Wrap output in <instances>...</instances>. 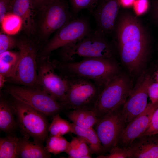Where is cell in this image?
Listing matches in <instances>:
<instances>
[{"label": "cell", "mask_w": 158, "mask_h": 158, "mask_svg": "<svg viewBox=\"0 0 158 158\" xmlns=\"http://www.w3.org/2000/svg\"><path fill=\"white\" fill-rule=\"evenodd\" d=\"M112 36L124 64L131 73H138L150 51V37L144 25L130 12L120 11Z\"/></svg>", "instance_id": "1"}, {"label": "cell", "mask_w": 158, "mask_h": 158, "mask_svg": "<svg viewBox=\"0 0 158 158\" xmlns=\"http://www.w3.org/2000/svg\"><path fill=\"white\" fill-rule=\"evenodd\" d=\"M52 61L56 70L62 77L86 79L102 89L119 73L118 65L113 58H86L72 62Z\"/></svg>", "instance_id": "2"}, {"label": "cell", "mask_w": 158, "mask_h": 158, "mask_svg": "<svg viewBox=\"0 0 158 158\" xmlns=\"http://www.w3.org/2000/svg\"><path fill=\"white\" fill-rule=\"evenodd\" d=\"M61 49V61L64 62L86 58H114L116 50L112 42H109L105 35L97 29Z\"/></svg>", "instance_id": "3"}, {"label": "cell", "mask_w": 158, "mask_h": 158, "mask_svg": "<svg viewBox=\"0 0 158 158\" xmlns=\"http://www.w3.org/2000/svg\"><path fill=\"white\" fill-rule=\"evenodd\" d=\"M132 88L129 78L118 74L104 87L93 110L98 118L119 110L125 102Z\"/></svg>", "instance_id": "4"}, {"label": "cell", "mask_w": 158, "mask_h": 158, "mask_svg": "<svg viewBox=\"0 0 158 158\" xmlns=\"http://www.w3.org/2000/svg\"><path fill=\"white\" fill-rule=\"evenodd\" d=\"M18 48L20 56L15 72L9 79L23 86L42 90L37 78V54L39 47L26 37L18 39Z\"/></svg>", "instance_id": "5"}, {"label": "cell", "mask_w": 158, "mask_h": 158, "mask_svg": "<svg viewBox=\"0 0 158 158\" xmlns=\"http://www.w3.org/2000/svg\"><path fill=\"white\" fill-rule=\"evenodd\" d=\"M18 126L23 136L43 143L48 137L49 124L47 116L30 106L15 99L11 103Z\"/></svg>", "instance_id": "6"}, {"label": "cell", "mask_w": 158, "mask_h": 158, "mask_svg": "<svg viewBox=\"0 0 158 158\" xmlns=\"http://www.w3.org/2000/svg\"><path fill=\"white\" fill-rule=\"evenodd\" d=\"M65 78L67 82V90L64 100L62 104L64 109H93L102 89L92 81L86 79Z\"/></svg>", "instance_id": "7"}, {"label": "cell", "mask_w": 158, "mask_h": 158, "mask_svg": "<svg viewBox=\"0 0 158 158\" xmlns=\"http://www.w3.org/2000/svg\"><path fill=\"white\" fill-rule=\"evenodd\" d=\"M8 92L15 99L25 104L47 116L64 109L62 104L43 90L23 86L10 87Z\"/></svg>", "instance_id": "8"}, {"label": "cell", "mask_w": 158, "mask_h": 158, "mask_svg": "<svg viewBox=\"0 0 158 158\" xmlns=\"http://www.w3.org/2000/svg\"><path fill=\"white\" fill-rule=\"evenodd\" d=\"M91 31L87 18L81 17L73 19L58 30L44 47L39 58L49 56L54 50L78 41Z\"/></svg>", "instance_id": "9"}, {"label": "cell", "mask_w": 158, "mask_h": 158, "mask_svg": "<svg viewBox=\"0 0 158 158\" xmlns=\"http://www.w3.org/2000/svg\"><path fill=\"white\" fill-rule=\"evenodd\" d=\"M37 78L41 89L61 104L67 90L66 78L58 74L49 56L37 58Z\"/></svg>", "instance_id": "10"}, {"label": "cell", "mask_w": 158, "mask_h": 158, "mask_svg": "<svg viewBox=\"0 0 158 158\" xmlns=\"http://www.w3.org/2000/svg\"><path fill=\"white\" fill-rule=\"evenodd\" d=\"M41 11L40 34L46 40L52 33L74 19L66 0H51Z\"/></svg>", "instance_id": "11"}, {"label": "cell", "mask_w": 158, "mask_h": 158, "mask_svg": "<svg viewBox=\"0 0 158 158\" xmlns=\"http://www.w3.org/2000/svg\"><path fill=\"white\" fill-rule=\"evenodd\" d=\"M125 123L119 110L100 117L95 124L96 132L103 147L104 152H109L117 146Z\"/></svg>", "instance_id": "12"}, {"label": "cell", "mask_w": 158, "mask_h": 158, "mask_svg": "<svg viewBox=\"0 0 158 158\" xmlns=\"http://www.w3.org/2000/svg\"><path fill=\"white\" fill-rule=\"evenodd\" d=\"M152 81L150 75L144 73L132 89L121 111L126 125L144 111L146 108L148 104V88Z\"/></svg>", "instance_id": "13"}, {"label": "cell", "mask_w": 158, "mask_h": 158, "mask_svg": "<svg viewBox=\"0 0 158 158\" xmlns=\"http://www.w3.org/2000/svg\"><path fill=\"white\" fill-rule=\"evenodd\" d=\"M121 6L120 0H98L91 13L96 29L106 36L112 35Z\"/></svg>", "instance_id": "14"}, {"label": "cell", "mask_w": 158, "mask_h": 158, "mask_svg": "<svg viewBox=\"0 0 158 158\" xmlns=\"http://www.w3.org/2000/svg\"><path fill=\"white\" fill-rule=\"evenodd\" d=\"M158 107V104L148 103L144 111L124 127L118 143L123 147H127L140 137L148 127L152 114Z\"/></svg>", "instance_id": "15"}, {"label": "cell", "mask_w": 158, "mask_h": 158, "mask_svg": "<svg viewBox=\"0 0 158 158\" xmlns=\"http://www.w3.org/2000/svg\"><path fill=\"white\" fill-rule=\"evenodd\" d=\"M35 9L32 0H13L11 12L21 19L22 27L28 36L34 34L36 32Z\"/></svg>", "instance_id": "16"}, {"label": "cell", "mask_w": 158, "mask_h": 158, "mask_svg": "<svg viewBox=\"0 0 158 158\" xmlns=\"http://www.w3.org/2000/svg\"><path fill=\"white\" fill-rule=\"evenodd\" d=\"M127 147L130 158H158V141L154 136L140 137Z\"/></svg>", "instance_id": "17"}, {"label": "cell", "mask_w": 158, "mask_h": 158, "mask_svg": "<svg viewBox=\"0 0 158 158\" xmlns=\"http://www.w3.org/2000/svg\"><path fill=\"white\" fill-rule=\"evenodd\" d=\"M30 138L23 136L19 138L17 153L20 158H49L51 153L47 150L43 143L29 140Z\"/></svg>", "instance_id": "18"}, {"label": "cell", "mask_w": 158, "mask_h": 158, "mask_svg": "<svg viewBox=\"0 0 158 158\" xmlns=\"http://www.w3.org/2000/svg\"><path fill=\"white\" fill-rule=\"evenodd\" d=\"M68 118L77 126L83 128H92L98 117L93 109H79L69 110Z\"/></svg>", "instance_id": "19"}, {"label": "cell", "mask_w": 158, "mask_h": 158, "mask_svg": "<svg viewBox=\"0 0 158 158\" xmlns=\"http://www.w3.org/2000/svg\"><path fill=\"white\" fill-rule=\"evenodd\" d=\"M72 133L83 138L87 142L90 148L91 154L98 156L104 152L103 146L97 134L93 128H80L73 123Z\"/></svg>", "instance_id": "20"}, {"label": "cell", "mask_w": 158, "mask_h": 158, "mask_svg": "<svg viewBox=\"0 0 158 158\" xmlns=\"http://www.w3.org/2000/svg\"><path fill=\"white\" fill-rule=\"evenodd\" d=\"M12 104L4 99L0 101V129L8 134L12 133L18 126Z\"/></svg>", "instance_id": "21"}, {"label": "cell", "mask_w": 158, "mask_h": 158, "mask_svg": "<svg viewBox=\"0 0 158 158\" xmlns=\"http://www.w3.org/2000/svg\"><path fill=\"white\" fill-rule=\"evenodd\" d=\"M20 52L7 51L0 54V75L9 79L14 74L18 65Z\"/></svg>", "instance_id": "22"}, {"label": "cell", "mask_w": 158, "mask_h": 158, "mask_svg": "<svg viewBox=\"0 0 158 158\" xmlns=\"http://www.w3.org/2000/svg\"><path fill=\"white\" fill-rule=\"evenodd\" d=\"M65 152L69 158L92 157L87 142L83 138L78 136L72 138Z\"/></svg>", "instance_id": "23"}, {"label": "cell", "mask_w": 158, "mask_h": 158, "mask_svg": "<svg viewBox=\"0 0 158 158\" xmlns=\"http://www.w3.org/2000/svg\"><path fill=\"white\" fill-rule=\"evenodd\" d=\"M19 138L12 133L0 138V158H18L17 149Z\"/></svg>", "instance_id": "24"}, {"label": "cell", "mask_w": 158, "mask_h": 158, "mask_svg": "<svg viewBox=\"0 0 158 158\" xmlns=\"http://www.w3.org/2000/svg\"><path fill=\"white\" fill-rule=\"evenodd\" d=\"M51 123L49 125V136L61 135L72 133V124L62 118L59 113L53 116Z\"/></svg>", "instance_id": "25"}, {"label": "cell", "mask_w": 158, "mask_h": 158, "mask_svg": "<svg viewBox=\"0 0 158 158\" xmlns=\"http://www.w3.org/2000/svg\"><path fill=\"white\" fill-rule=\"evenodd\" d=\"M45 147L50 153L57 155L66 152L70 144L63 136H49L46 140Z\"/></svg>", "instance_id": "26"}, {"label": "cell", "mask_w": 158, "mask_h": 158, "mask_svg": "<svg viewBox=\"0 0 158 158\" xmlns=\"http://www.w3.org/2000/svg\"><path fill=\"white\" fill-rule=\"evenodd\" d=\"M0 23L4 32L11 35L17 33L22 27L21 19L11 12L6 14Z\"/></svg>", "instance_id": "27"}, {"label": "cell", "mask_w": 158, "mask_h": 158, "mask_svg": "<svg viewBox=\"0 0 158 158\" xmlns=\"http://www.w3.org/2000/svg\"><path fill=\"white\" fill-rule=\"evenodd\" d=\"M98 0H69L74 17L81 10L86 9L91 13Z\"/></svg>", "instance_id": "28"}, {"label": "cell", "mask_w": 158, "mask_h": 158, "mask_svg": "<svg viewBox=\"0 0 158 158\" xmlns=\"http://www.w3.org/2000/svg\"><path fill=\"white\" fill-rule=\"evenodd\" d=\"M18 39L4 32L0 34V54L17 47Z\"/></svg>", "instance_id": "29"}, {"label": "cell", "mask_w": 158, "mask_h": 158, "mask_svg": "<svg viewBox=\"0 0 158 158\" xmlns=\"http://www.w3.org/2000/svg\"><path fill=\"white\" fill-rule=\"evenodd\" d=\"M107 155L101 154L97 158H130V154L128 147H120L117 146L112 148Z\"/></svg>", "instance_id": "30"}, {"label": "cell", "mask_w": 158, "mask_h": 158, "mask_svg": "<svg viewBox=\"0 0 158 158\" xmlns=\"http://www.w3.org/2000/svg\"><path fill=\"white\" fill-rule=\"evenodd\" d=\"M157 135H158V107L154 112L148 127L140 137Z\"/></svg>", "instance_id": "31"}, {"label": "cell", "mask_w": 158, "mask_h": 158, "mask_svg": "<svg viewBox=\"0 0 158 158\" xmlns=\"http://www.w3.org/2000/svg\"><path fill=\"white\" fill-rule=\"evenodd\" d=\"M148 97L150 102L153 104H158V83L152 82L148 88Z\"/></svg>", "instance_id": "32"}, {"label": "cell", "mask_w": 158, "mask_h": 158, "mask_svg": "<svg viewBox=\"0 0 158 158\" xmlns=\"http://www.w3.org/2000/svg\"><path fill=\"white\" fill-rule=\"evenodd\" d=\"M13 0H0V22L5 16L11 12Z\"/></svg>", "instance_id": "33"}, {"label": "cell", "mask_w": 158, "mask_h": 158, "mask_svg": "<svg viewBox=\"0 0 158 158\" xmlns=\"http://www.w3.org/2000/svg\"><path fill=\"white\" fill-rule=\"evenodd\" d=\"M36 9L41 11L51 0H32Z\"/></svg>", "instance_id": "34"}, {"label": "cell", "mask_w": 158, "mask_h": 158, "mask_svg": "<svg viewBox=\"0 0 158 158\" xmlns=\"http://www.w3.org/2000/svg\"><path fill=\"white\" fill-rule=\"evenodd\" d=\"M152 14L154 20L158 24V0L152 1Z\"/></svg>", "instance_id": "35"}, {"label": "cell", "mask_w": 158, "mask_h": 158, "mask_svg": "<svg viewBox=\"0 0 158 158\" xmlns=\"http://www.w3.org/2000/svg\"><path fill=\"white\" fill-rule=\"evenodd\" d=\"M136 5L138 11L142 12L143 10L146 9L148 7L147 0H138Z\"/></svg>", "instance_id": "36"}, {"label": "cell", "mask_w": 158, "mask_h": 158, "mask_svg": "<svg viewBox=\"0 0 158 158\" xmlns=\"http://www.w3.org/2000/svg\"><path fill=\"white\" fill-rule=\"evenodd\" d=\"M135 0H120L121 5L125 6H128L131 5Z\"/></svg>", "instance_id": "37"}, {"label": "cell", "mask_w": 158, "mask_h": 158, "mask_svg": "<svg viewBox=\"0 0 158 158\" xmlns=\"http://www.w3.org/2000/svg\"><path fill=\"white\" fill-rule=\"evenodd\" d=\"M6 79L5 77L0 75V87L1 88L3 87L4 82L6 81Z\"/></svg>", "instance_id": "38"}, {"label": "cell", "mask_w": 158, "mask_h": 158, "mask_svg": "<svg viewBox=\"0 0 158 158\" xmlns=\"http://www.w3.org/2000/svg\"><path fill=\"white\" fill-rule=\"evenodd\" d=\"M155 78L156 82L158 83V70H157L155 73Z\"/></svg>", "instance_id": "39"}, {"label": "cell", "mask_w": 158, "mask_h": 158, "mask_svg": "<svg viewBox=\"0 0 158 158\" xmlns=\"http://www.w3.org/2000/svg\"><path fill=\"white\" fill-rule=\"evenodd\" d=\"M156 140L158 141V137H155Z\"/></svg>", "instance_id": "40"}]
</instances>
